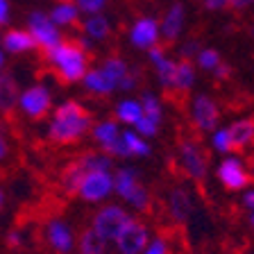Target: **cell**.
Here are the masks:
<instances>
[{"instance_id": "6da1fadb", "label": "cell", "mask_w": 254, "mask_h": 254, "mask_svg": "<svg viewBox=\"0 0 254 254\" xmlns=\"http://www.w3.org/2000/svg\"><path fill=\"white\" fill-rule=\"evenodd\" d=\"M91 123H93L91 111L86 107H82L79 102L68 100L57 107L53 123H50V129H48V136H50V141L59 143V145H70V143H77L89 132Z\"/></svg>"}, {"instance_id": "7a4b0ae2", "label": "cell", "mask_w": 254, "mask_h": 254, "mask_svg": "<svg viewBox=\"0 0 254 254\" xmlns=\"http://www.w3.org/2000/svg\"><path fill=\"white\" fill-rule=\"evenodd\" d=\"M46 59L55 66V73L62 84H73L86 75L89 53L82 41H59L55 48L46 50Z\"/></svg>"}, {"instance_id": "3957f363", "label": "cell", "mask_w": 254, "mask_h": 254, "mask_svg": "<svg viewBox=\"0 0 254 254\" xmlns=\"http://www.w3.org/2000/svg\"><path fill=\"white\" fill-rule=\"evenodd\" d=\"M182 164L184 170L195 184H204L206 180V164H209V154L195 141H182Z\"/></svg>"}, {"instance_id": "277c9868", "label": "cell", "mask_w": 254, "mask_h": 254, "mask_svg": "<svg viewBox=\"0 0 254 254\" xmlns=\"http://www.w3.org/2000/svg\"><path fill=\"white\" fill-rule=\"evenodd\" d=\"M18 107L25 114L27 118H34V121H41L46 116L50 107H53V98H50V91L46 86L37 84L25 89L21 95H18Z\"/></svg>"}, {"instance_id": "5b68a950", "label": "cell", "mask_w": 254, "mask_h": 254, "mask_svg": "<svg viewBox=\"0 0 254 254\" xmlns=\"http://www.w3.org/2000/svg\"><path fill=\"white\" fill-rule=\"evenodd\" d=\"M116 245L121 254H141L148 245V227L141 220H129L125 222V227L118 232L116 236Z\"/></svg>"}, {"instance_id": "8992f818", "label": "cell", "mask_w": 254, "mask_h": 254, "mask_svg": "<svg viewBox=\"0 0 254 254\" xmlns=\"http://www.w3.org/2000/svg\"><path fill=\"white\" fill-rule=\"evenodd\" d=\"M32 39L37 41V48H41L43 53L55 48L62 41V34H59L57 25L50 21V16L43 14V11H32L30 14V30Z\"/></svg>"}, {"instance_id": "52a82bcc", "label": "cell", "mask_w": 254, "mask_h": 254, "mask_svg": "<svg viewBox=\"0 0 254 254\" xmlns=\"http://www.w3.org/2000/svg\"><path fill=\"white\" fill-rule=\"evenodd\" d=\"M127 220H129V216L123 211L121 206H105V209L98 211V216H95L93 229L102 241H114V238L118 236V232L125 227Z\"/></svg>"}, {"instance_id": "ba28073f", "label": "cell", "mask_w": 254, "mask_h": 254, "mask_svg": "<svg viewBox=\"0 0 254 254\" xmlns=\"http://www.w3.org/2000/svg\"><path fill=\"white\" fill-rule=\"evenodd\" d=\"M114 189V177L107 170H89L77 189V195L86 202H98Z\"/></svg>"}, {"instance_id": "9c48e42d", "label": "cell", "mask_w": 254, "mask_h": 254, "mask_svg": "<svg viewBox=\"0 0 254 254\" xmlns=\"http://www.w3.org/2000/svg\"><path fill=\"white\" fill-rule=\"evenodd\" d=\"M218 180L225 184L227 190H241V189H245V186L252 184L254 175L248 173L241 161H236V159H227V161H222L220 168H218Z\"/></svg>"}, {"instance_id": "30bf717a", "label": "cell", "mask_w": 254, "mask_h": 254, "mask_svg": "<svg viewBox=\"0 0 254 254\" xmlns=\"http://www.w3.org/2000/svg\"><path fill=\"white\" fill-rule=\"evenodd\" d=\"M46 238L57 254H70V250H73V232L62 218H55L48 222Z\"/></svg>"}, {"instance_id": "8fae6325", "label": "cell", "mask_w": 254, "mask_h": 254, "mask_svg": "<svg viewBox=\"0 0 254 254\" xmlns=\"http://www.w3.org/2000/svg\"><path fill=\"white\" fill-rule=\"evenodd\" d=\"M195 82V68L190 59H182L180 64H175V73L170 79V86L166 89V98H173V95H186L189 89Z\"/></svg>"}, {"instance_id": "7c38bea8", "label": "cell", "mask_w": 254, "mask_h": 254, "mask_svg": "<svg viewBox=\"0 0 254 254\" xmlns=\"http://www.w3.org/2000/svg\"><path fill=\"white\" fill-rule=\"evenodd\" d=\"M254 143V118H243L227 129V152H243Z\"/></svg>"}, {"instance_id": "4fadbf2b", "label": "cell", "mask_w": 254, "mask_h": 254, "mask_svg": "<svg viewBox=\"0 0 254 254\" xmlns=\"http://www.w3.org/2000/svg\"><path fill=\"white\" fill-rule=\"evenodd\" d=\"M193 118H195L197 127L202 132L206 129H216L218 121H220V111H218V105L209 98V95H200L193 105Z\"/></svg>"}, {"instance_id": "5bb4252c", "label": "cell", "mask_w": 254, "mask_h": 254, "mask_svg": "<svg viewBox=\"0 0 254 254\" xmlns=\"http://www.w3.org/2000/svg\"><path fill=\"white\" fill-rule=\"evenodd\" d=\"M168 209H170L173 220H177V222L189 220V216L193 213V197H190L189 189L175 186V189L170 190V197H168Z\"/></svg>"}, {"instance_id": "9a60e30c", "label": "cell", "mask_w": 254, "mask_h": 254, "mask_svg": "<svg viewBox=\"0 0 254 254\" xmlns=\"http://www.w3.org/2000/svg\"><path fill=\"white\" fill-rule=\"evenodd\" d=\"M129 37H132V43L136 48H152L159 37L157 21L154 18H141V21H136Z\"/></svg>"}, {"instance_id": "2e32d148", "label": "cell", "mask_w": 254, "mask_h": 254, "mask_svg": "<svg viewBox=\"0 0 254 254\" xmlns=\"http://www.w3.org/2000/svg\"><path fill=\"white\" fill-rule=\"evenodd\" d=\"M0 41L5 43V50L11 55L30 53L37 48V41L32 39V34L27 30H9L5 32V37H0Z\"/></svg>"}, {"instance_id": "e0dca14e", "label": "cell", "mask_w": 254, "mask_h": 254, "mask_svg": "<svg viewBox=\"0 0 254 254\" xmlns=\"http://www.w3.org/2000/svg\"><path fill=\"white\" fill-rule=\"evenodd\" d=\"M18 95H21V89H18V82L14 79V75L11 73L0 75V111L14 109L18 105Z\"/></svg>"}, {"instance_id": "ac0fdd59", "label": "cell", "mask_w": 254, "mask_h": 254, "mask_svg": "<svg viewBox=\"0 0 254 254\" xmlns=\"http://www.w3.org/2000/svg\"><path fill=\"white\" fill-rule=\"evenodd\" d=\"M182 25H184V7L182 5H173L164 16V37L166 41H175L180 37L182 32Z\"/></svg>"}, {"instance_id": "d6986e66", "label": "cell", "mask_w": 254, "mask_h": 254, "mask_svg": "<svg viewBox=\"0 0 254 254\" xmlns=\"http://www.w3.org/2000/svg\"><path fill=\"white\" fill-rule=\"evenodd\" d=\"M82 79H84L86 89H89L91 93H98V95H107L116 89V82L111 77H107L102 70H86V75Z\"/></svg>"}, {"instance_id": "ffe728a7", "label": "cell", "mask_w": 254, "mask_h": 254, "mask_svg": "<svg viewBox=\"0 0 254 254\" xmlns=\"http://www.w3.org/2000/svg\"><path fill=\"white\" fill-rule=\"evenodd\" d=\"M86 170L82 168V166L77 164V161H73L70 166H66L62 173V186L66 189V193L68 195H77V189L79 184H82V180H84Z\"/></svg>"}, {"instance_id": "44dd1931", "label": "cell", "mask_w": 254, "mask_h": 254, "mask_svg": "<svg viewBox=\"0 0 254 254\" xmlns=\"http://www.w3.org/2000/svg\"><path fill=\"white\" fill-rule=\"evenodd\" d=\"M105 243L107 241H102L93 227L79 234V252L82 254H105Z\"/></svg>"}, {"instance_id": "7402d4cb", "label": "cell", "mask_w": 254, "mask_h": 254, "mask_svg": "<svg viewBox=\"0 0 254 254\" xmlns=\"http://www.w3.org/2000/svg\"><path fill=\"white\" fill-rule=\"evenodd\" d=\"M136 184H138V177H136V173L129 170V168L118 170L116 177H114V189H116V193L121 197H125V200H127V195L134 190V186Z\"/></svg>"}, {"instance_id": "603a6c76", "label": "cell", "mask_w": 254, "mask_h": 254, "mask_svg": "<svg viewBox=\"0 0 254 254\" xmlns=\"http://www.w3.org/2000/svg\"><path fill=\"white\" fill-rule=\"evenodd\" d=\"M127 202L132 206H136L138 211H143V213H150L152 211V197H150V190L145 189V186L138 182L136 186H134V190L127 195Z\"/></svg>"}, {"instance_id": "cb8c5ba5", "label": "cell", "mask_w": 254, "mask_h": 254, "mask_svg": "<svg viewBox=\"0 0 254 254\" xmlns=\"http://www.w3.org/2000/svg\"><path fill=\"white\" fill-rule=\"evenodd\" d=\"M50 21L55 25H73V23H77V7L70 5V2H62L59 7L53 9Z\"/></svg>"}, {"instance_id": "d4e9b609", "label": "cell", "mask_w": 254, "mask_h": 254, "mask_svg": "<svg viewBox=\"0 0 254 254\" xmlns=\"http://www.w3.org/2000/svg\"><path fill=\"white\" fill-rule=\"evenodd\" d=\"M84 30L86 34H89L91 39H95V41H102V39L109 37V21H107L105 16H91L89 21L84 23Z\"/></svg>"}, {"instance_id": "484cf974", "label": "cell", "mask_w": 254, "mask_h": 254, "mask_svg": "<svg viewBox=\"0 0 254 254\" xmlns=\"http://www.w3.org/2000/svg\"><path fill=\"white\" fill-rule=\"evenodd\" d=\"M77 164L89 173V170H107L111 166V159L105 157V154H98V152H84L82 157L77 159Z\"/></svg>"}, {"instance_id": "4316f807", "label": "cell", "mask_w": 254, "mask_h": 254, "mask_svg": "<svg viewBox=\"0 0 254 254\" xmlns=\"http://www.w3.org/2000/svg\"><path fill=\"white\" fill-rule=\"evenodd\" d=\"M118 134H121V132H118V125H116V123H111V121L109 123H100V125L93 127V138L98 143H102L105 148L109 145V143L116 141Z\"/></svg>"}, {"instance_id": "83f0119b", "label": "cell", "mask_w": 254, "mask_h": 254, "mask_svg": "<svg viewBox=\"0 0 254 254\" xmlns=\"http://www.w3.org/2000/svg\"><path fill=\"white\" fill-rule=\"evenodd\" d=\"M118 118H121L123 123H127V125H134V123L138 121V118L143 116V109H141V102H134V100H125L118 105Z\"/></svg>"}, {"instance_id": "f1b7e54d", "label": "cell", "mask_w": 254, "mask_h": 254, "mask_svg": "<svg viewBox=\"0 0 254 254\" xmlns=\"http://www.w3.org/2000/svg\"><path fill=\"white\" fill-rule=\"evenodd\" d=\"M127 70H129V68H127V64L123 62L121 57H109V59H107V62H105V66H102V73H105L107 77H111V79H114L116 84H118V82H121L123 77H125V73H127Z\"/></svg>"}, {"instance_id": "f546056e", "label": "cell", "mask_w": 254, "mask_h": 254, "mask_svg": "<svg viewBox=\"0 0 254 254\" xmlns=\"http://www.w3.org/2000/svg\"><path fill=\"white\" fill-rule=\"evenodd\" d=\"M141 109H143V116H148L150 121H154V123L161 121V105H159V100L152 93H143Z\"/></svg>"}, {"instance_id": "4dcf8cb0", "label": "cell", "mask_w": 254, "mask_h": 254, "mask_svg": "<svg viewBox=\"0 0 254 254\" xmlns=\"http://www.w3.org/2000/svg\"><path fill=\"white\" fill-rule=\"evenodd\" d=\"M220 62H222L220 55H218L216 50H211V48H209V50H200V53H197V64H200L202 68H206V70H213Z\"/></svg>"}, {"instance_id": "1f68e13d", "label": "cell", "mask_w": 254, "mask_h": 254, "mask_svg": "<svg viewBox=\"0 0 254 254\" xmlns=\"http://www.w3.org/2000/svg\"><path fill=\"white\" fill-rule=\"evenodd\" d=\"M123 138H125L127 148H129V154H150V148L134 132H125L123 134Z\"/></svg>"}, {"instance_id": "d6a6232c", "label": "cell", "mask_w": 254, "mask_h": 254, "mask_svg": "<svg viewBox=\"0 0 254 254\" xmlns=\"http://www.w3.org/2000/svg\"><path fill=\"white\" fill-rule=\"evenodd\" d=\"M157 125L159 123L150 121L148 116H141L136 123H134V127H136L141 134H145V136H154V134H157Z\"/></svg>"}, {"instance_id": "836d02e7", "label": "cell", "mask_w": 254, "mask_h": 254, "mask_svg": "<svg viewBox=\"0 0 254 254\" xmlns=\"http://www.w3.org/2000/svg\"><path fill=\"white\" fill-rule=\"evenodd\" d=\"M105 150H107V152L118 154V157H129V148H127V143H125V138H123V134H118L116 141L109 143Z\"/></svg>"}, {"instance_id": "e575fe53", "label": "cell", "mask_w": 254, "mask_h": 254, "mask_svg": "<svg viewBox=\"0 0 254 254\" xmlns=\"http://www.w3.org/2000/svg\"><path fill=\"white\" fill-rule=\"evenodd\" d=\"M105 7V0H77V9L89 11V14H95Z\"/></svg>"}, {"instance_id": "d590c367", "label": "cell", "mask_w": 254, "mask_h": 254, "mask_svg": "<svg viewBox=\"0 0 254 254\" xmlns=\"http://www.w3.org/2000/svg\"><path fill=\"white\" fill-rule=\"evenodd\" d=\"M145 254H168V248H166V243L161 241V238H157V241L145 250Z\"/></svg>"}, {"instance_id": "8d00e7d4", "label": "cell", "mask_w": 254, "mask_h": 254, "mask_svg": "<svg viewBox=\"0 0 254 254\" xmlns=\"http://www.w3.org/2000/svg\"><path fill=\"white\" fill-rule=\"evenodd\" d=\"M213 143H216V148L220 150V152H227V129L218 132L216 138H213Z\"/></svg>"}, {"instance_id": "74e56055", "label": "cell", "mask_w": 254, "mask_h": 254, "mask_svg": "<svg viewBox=\"0 0 254 254\" xmlns=\"http://www.w3.org/2000/svg\"><path fill=\"white\" fill-rule=\"evenodd\" d=\"M213 73H216V77L218 79H227L229 77V73H232V68H229V66H227V64H218V66H216V68H213Z\"/></svg>"}, {"instance_id": "f35d334b", "label": "cell", "mask_w": 254, "mask_h": 254, "mask_svg": "<svg viewBox=\"0 0 254 254\" xmlns=\"http://www.w3.org/2000/svg\"><path fill=\"white\" fill-rule=\"evenodd\" d=\"M193 53H197V41H195V39H190V41L186 43L184 48H182V57H184V59H189Z\"/></svg>"}, {"instance_id": "ab89813d", "label": "cell", "mask_w": 254, "mask_h": 254, "mask_svg": "<svg viewBox=\"0 0 254 254\" xmlns=\"http://www.w3.org/2000/svg\"><path fill=\"white\" fill-rule=\"evenodd\" d=\"M7 21H9V2L0 0V25H5Z\"/></svg>"}, {"instance_id": "60d3db41", "label": "cell", "mask_w": 254, "mask_h": 254, "mask_svg": "<svg viewBox=\"0 0 254 254\" xmlns=\"http://www.w3.org/2000/svg\"><path fill=\"white\" fill-rule=\"evenodd\" d=\"M229 0H204V7L206 9H222V7H227Z\"/></svg>"}, {"instance_id": "b9f144b4", "label": "cell", "mask_w": 254, "mask_h": 254, "mask_svg": "<svg viewBox=\"0 0 254 254\" xmlns=\"http://www.w3.org/2000/svg\"><path fill=\"white\" fill-rule=\"evenodd\" d=\"M254 0H229L227 5L232 7V9H245V7H250Z\"/></svg>"}, {"instance_id": "7bdbcfd3", "label": "cell", "mask_w": 254, "mask_h": 254, "mask_svg": "<svg viewBox=\"0 0 254 254\" xmlns=\"http://www.w3.org/2000/svg\"><path fill=\"white\" fill-rule=\"evenodd\" d=\"M7 245H9V248H18V245H21V234L9 232V236H7Z\"/></svg>"}, {"instance_id": "ee69618b", "label": "cell", "mask_w": 254, "mask_h": 254, "mask_svg": "<svg viewBox=\"0 0 254 254\" xmlns=\"http://www.w3.org/2000/svg\"><path fill=\"white\" fill-rule=\"evenodd\" d=\"M245 204H248L250 209H254V190H250L248 195H245Z\"/></svg>"}, {"instance_id": "f6af8a7d", "label": "cell", "mask_w": 254, "mask_h": 254, "mask_svg": "<svg viewBox=\"0 0 254 254\" xmlns=\"http://www.w3.org/2000/svg\"><path fill=\"white\" fill-rule=\"evenodd\" d=\"M5 154H7V143H5V138L0 136V159L5 157Z\"/></svg>"}, {"instance_id": "bcb514c9", "label": "cell", "mask_w": 254, "mask_h": 254, "mask_svg": "<svg viewBox=\"0 0 254 254\" xmlns=\"http://www.w3.org/2000/svg\"><path fill=\"white\" fill-rule=\"evenodd\" d=\"M2 204H5V195H2V190H0V211H2Z\"/></svg>"}, {"instance_id": "7dc6e473", "label": "cell", "mask_w": 254, "mask_h": 254, "mask_svg": "<svg viewBox=\"0 0 254 254\" xmlns=\"http://www.w3.org/2000/svg\"><path fill=\"white\" fill-rule=\"evenodd\" d=\"M2 64H5V55L0 53V68H2Z\"/></svg>"}, {"instance_id": "c3c4849f", "label": "cell", "mask_w": 254, "mask_h": 254, "mask_svg": "<svg viewBox=\"0 0 254 254\" xmlns=\"http://www.w3.org/2000/svg\"><path fill=\"white\" fill-rule=\"evenodd\" d=\"M250 164H252V168H254V154H252V159H250Z\"/></svg>"}, {"instance_id": "681fc988", "label": "cell", "mask_w": 254, "mask_h": 254, "mask_svg": "<svg viewBox=\"0 0 254 254\" xmlns=\"http://www.w3.org/2000/svg\"><path fill=\"white\" fill-rule=\"evenodd\" d=\"M57 2H70V0H57Z\"/></svg>"}, {"instance_id": "f907efd6", "label": "cell", "mask_w": 254, "mask_h": 254, "mask_svg": "<svg viewBox=\"0 0 254 254\" xmlns=\"http://www.w3.org/2000/svg\"><path fill=\"white\" fill-rule=\"evenodd\" d=\"M250 220H252V227H254V216H252V218H250Z\"/></svg>"}]
</instances>
